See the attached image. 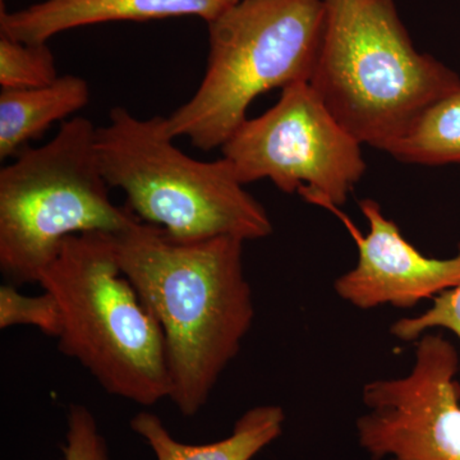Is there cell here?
Here are the masks:
<instances>
[{
	"label": "cell",
	"mask_w": 460,
	"mask_h": 460,
	"mask_svg": "<svg viewBox=\"0 0 460 460\" xmlns=\"http://www.w3.org/2000/svg\"><path fill=\"white\" fill-rule=\"evenodd\" d=\"M113 239L120 269L164 334L169 399L195 416L255 320L244 241H181L140 219Z\"/></svg>",
	"instance_id": "6da1fadb"
},
{
	"label": "cell",
	"mask_w": 460,
	"mask_h": 460,
	"mask_svg": "<svg viewBox=\"0 0 460 460\" xmlns=\"http://www.w3.org/2000/svg\"><path fill=\"white\" fill-rule=\"evenodd\" d=\"M325 25L310 84L362 145L385 151L460 77L414 48L395 0H323Z\"/></svg>",
	"instance_id": "7a4b0ae2"
},
{
	"label": "cell",
	"mask_w": 460,
	"mask_h": 460,
	"mask_svg": "<svg viewBox=\"0 0 460 460\" xmlns=\"http://www.w3.org/2000/svg\"><path fill=\"white\" fill-rule=\"evenodd\" d=\"M38 283L59 305L60 352L109 394L144 407L169 399L164 334L120 269L113 234L66 238Z\"/></svg>",
	"instance_id": "3957f363"
},
{
	"label": "cell",
	"mask_w": 460,
	"mask_h": 460,
	"mask_svg": "<svg viewBox=\"0 0 460 460\" xmlns=\"http://www.w3.org/2000/svg\"><path fill=\"white\" fill-rule=\"evenodd\" d=\"M166 118L113 108L96 129V151L111 189H119L141 222L181 241L272 234L261 202L244 189L228 160L201 162L174 144Z\"/></svg>",
	"instance_id": "277c9868"
},
{
	"label": "cell",
	"mask_w": 460,
	"mask_h": 460,
	"mask_svg": "<svg viewBox=\"0 0 460 460\" xmlns=\"http://www.w3.org/2000/svg\"><path fill=\"white\" fill-rule=\"evenodd\" d=\"M325 25L323 0H238L208 26L199 89L166 117L172 137L222 148L257 96L310 83Z\"/></svg>",
	"instance_id": "5b68a950"
},
{
	"label": "cell",
	"mask_w": 460,
	"mask_h": 460,
	"mask_svg": "<svg viewBox=\"0 0 460 460\" xmlns=\"http://www.w3.org/2000/svg\"><path fill=\"white\" fill-rule=\"evenodd\" d=\"M96 129L87 118H72L49 142L23 147L0 171V270L9 283H38L71 235L115 234L138 220L111 201Z\"/></svg>",
	"instance_id": "8992f818"
},
{
	"label": "cell",
	"mask_w": 460,
	"mask_h": 460,
	"mask_svg": "<svg viewBox=\"0 0 460 460\" xmlns=\"http://www.w3.org/2000/svg\"><path fill=\"white\" fill-rule=\"evenodd\" d=\"M361 146L310 83H299L281 90L268 111L247 118L222 153L244 186L270 180L283 192L335 211L365 175Z\"/></svg>",
	"instance_id": "52a82bcc"
},
{
	"label": "cell",
	"mask_w": 460,
	"mask_h": 460,
	"mask_svg": "<svg viewBox=\"0 0 460 460\" xmlns=\"http://www.w3.org/2000/svg\"><path fill=\"white\" fill-rule=\"evenodd\" d=\"M416 341L408 374L363 386L356 431L372 460H460L458 352L441 332Z\"/></svg>",
	"instance_id": "ba28073f"
},
{
	"label": "cell",
	"mask_w": 460,
	"mask_h": 460,
	"mask_svg": "<svg viewBox=\"0 0 460 460\" xmlns=\"http://www.w3.org/2000/svg\"><path fill=\"white\" fill-rule=\"evenodd\" d=\"M362 214L370 232L363 237L343 217L358 246V262L334 283L343 301L371 310L380 305L411 308L460 284V244L450 259H431L411 246L394 222L384 217L374 199H363Z\"/></svg>",
	"instance_id": "9c48e42d"
},
{
	"label": "cell",
	"mask_w": 460,
	"mask_h": 460,
	"mask_svg": "<svg viewBox=\"0 0 460 460\" xmlns=\"http://www.w3.org/2000/svg\"><path fill=\"white\" fill-rule=\"evenodd\" d=\"M238 0H45L17 12L0 11V32L38 44L75 27L113 21H151L196 16L206 22Z\"/></svg>",
	"instance_id": "30bf717a"
},
{
	"label": "cell",
	"mask_w": 460,
	"mask_h": 460,
	"mask_svg": "<svg viewBox=\"0 0 460 460\" xmlns=\"http://www.w3.org/2000/svg\"><path fill=\"white\" fill-rule=\"evenodd\" d=\"M284 422L283 408L260 405L243 413L228 438L202 445L175 440L163 420L150 411L136 414L131 429L146 441L156 460H252L279 438Z\"/></svg>",
	"instance_id": "8fae6325"
},
{
	"label": "cell",
	"mask_w": 460,
	"mask_h": 460,
	"mask_svg": "<svg viewBox=\"0 0 460 460\" xmlns=\"http://www.w3.org/2000/svg\"><path fill=\"white\" fill-rule=\"evenodd\" d=\"M90 96L89 83L74 75H59L54 83L32 89H2L0 159L16 155L51 124L77 113L89 104Z\"/></svg>",
	"instance_id": "7c38bea8"
},
{
	"label": "cell",
	"mask_w": 460,
	"mask_h": 460,
	"mask_svg": "<svg viewBox=\"0 0 460 460\" xmlns=\"http://www.w3.org/2000/svg\"><path fill=\"white\" fill-rule=\"evenodd\" d=\"M386 153L405 164H460V89L426 109Z\"/></svg>",
	"instance_id": "4fadbf2b"
},
{
	"label": "cell",
	"mask_w": 460,
	"mask_h": 460,
	"mask_svg": "<svg viewBox=\"0 0 460 460\" xmlns=\"http://www.w3.org/2000/svg\"><path fill=\"white\" fill-rule=\"evenodd\" d=\"M59 78L56 58L47 42L29 44L0 36L2 89H32Z\"/></svg>",
	"instance_id": "5bb4252c"
},
{
	"label": "cell",
	"mask_w": 460,
	"mask_h": 460,
	"mask_svg": "<svg viewBox=\"0 0 460 460\" xmlns=\"http://www.w3.org/2000/svg\"><path fill=\"white\" fill-rule=\"evenodd\" d=\"M27 325L40 330L48 337H59L62 314L57 299L47 290L40 296H25L14 284L0 287V329Z\"/></svg>",
	"instance_id": "9a60e30c"
},
{
	"label": "cell",
	"mask_w": 460,
	"mask_h": 460,
	"mask_svg": "<svg viewBox=\"0 0 460 460\" xmlns=\"http://www.w3.org/2000/svg\"><path fill=\"white\" fill-rule=\"evenodd\" d=\"M435 328L449 330L460 341V284L436 296L434 304L425 314L396 321L390 332L399 341H416Z\"/></svg>",
	"instance_id": "2e32d148"
},
{
	"label": "cell",
	"mask_w": 460,
	"mask_h": 460,
	"mask_svg": "<svg viewBox=\"0 0 460 460\" xmlns=\"http://www.w3.org/2000/svg\"><path fill=\"white\" fill-rule=\"evenodd\" d=\"M65 460H111L108 444L89 408L72 404L66 413Z\"/></svg>",
	"instance_id": "e0dca14e"
}]
</instances>
